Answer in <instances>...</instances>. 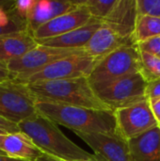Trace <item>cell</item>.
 <instances>
[{
	"instance_id": "1",
	"label": "cell",
	"mask_w": 160,
	"mask_h": 161,
	"mask_svg": "<svg viewBox=\"0 0 160 161\" xmlns=\"http://www.w3.org/2000/svg\"><path fill=\"white\" fill-rule=\"evenodd\" d=\"M36 107L38 112L43 114L58 125L65 126L74 132L119 136L113 111L49 102H37Z\"/></svg>"
},
{
	"instance_id": "2",
	"label": "cell",
	"mask_w": 160,
	"mask_h": 161,
	"mask_svg": "<svg viewBox=\"0 0 160 161\" xmlns=\"http://www.w3.org/2000/svg\"><path fill=\"white\" fill-rule=\"evenodd\" d=\"M27 86L37 102H49L98 110H110L97 96L87 76L37 82Z\"/></svg>"
},
{
	"instance_id": "3",
	"label": "cell",
	"mask_w": 160,
	"mask_h": 161,
	"mask_svg": "<svg viewBox=\"0 0 160 161\" xmlns=\"http://www.w3.org/2000/svg\"><path fill=\"white\" fill-rule=\"evenodd\" d=\"M18 127L44 154L67 161L89 158L92 156L68 139L56 123L40 112L20 123Z\"/></svg>"
},
{
	"instance_id": "4",
	"label": "cell",
	"mask_w": 160,
	"mask_h": 161,
	"mask_svg": "<svg viewBox=\"0 0 160 161\" xmlns=\"http://www.w3.org/2000/svg\"><path fill=\"white\" fill-rule=\"evenodd\" d=\"M141 70L139 46L137 44L126 45L100 59L88 78L96 92L125 75L141 73Z\"/></svg>"
},
{
	"instance_id": "5",
	"label": "cell",
	"mask_w": 160,
	"mask_h": 161,
	"mask_svg": "<svg viewBox=\"0 0 160 161\" xmlns=\"http://www.w3.org/2000/svg\"><path fill=\"white\" fill-rule=\"evenodd\" d=\"M37 100L26 84L14 79L0 82V117L19 125L38 112Z\"/></svg>"
},
{
	"instance_id": "6",
	"label": "cell",
	"mask_w": 160,
	"mask_h": 161,
	"mask_svg": "<svg viewBox=\"0 0 160 161\" xmlns=\"http://www.w3.org/2000/svg\"><path fill=\"white\" fill-rule=\"evenodd\" d=\"M79 54L87 53L84 48H58L39 44L24 56L8 61L7 66L11 79L20 81L56 60Z\"/></svg>"
},
{
	"instance_id": "7",
	"label": "cell",
	"mask_w": 160,
	"mask_h": 161,
	"mask_svg": "<svg viewBox=\"0 0 160 161\" xmlns=\"http://www.w3.org/2000/svg\"><path fill=\"white\" fill-rule=\"evenodd\" d=\"M147 84L143 75L136 73L119 78L95 92L100 100L114 112L116 109L146 99Z\"/></svg>"
},
{
	"instance_id": "8",
	"label": "cell",
	"mask_w": 160,
	"mask_h": 161,
	"mask_svg": "<svg viewBox=\"0 0 160 161\" xmlns=\"http://www.w3.org/2000/svg\"><path fill=\"white\" fill-rule=\"evenodd\" d=\"M100 59L87 54L73 55L56 60L19 82L29 85L37 82L77 78L91 75ZM17 81V80H16Z\"/></svg>"
},
{
	"instance_id": "9",
	"label": "cell",
	"mask_w": 160,
	"mask_h": 161,
	"mask_svg": "<svg viewBox=\"0 0 160 161\" xmlns=\"http://www.w3.org/2000/svg\"><path fill=\"white\" fill-rule=\"evenodd\" d=\"M114 116L118 134L126 142L159 125L148 98L131 106L116 109Z\"/></svg>"
},
{
	"instance_id": "10",
	"label": "cell",
	"mask_w": 160,
	"mask_h": 161,
	"mask_svg": "<svg viewBox=\"0 0 160 161\" xmlns=\"http://www.w3.org/2000/svg\"><path fill=\"white\" fill-rule=\"evenodd\" d=\"M74 134L91 148L95 156L105 161H133L128 142L118 135L82 132Z\"/></svg>"
},
{
	"instance_id": "11",
	"label": "cell",
	"mask_w": 160,
	"mask_h": 161,
	"mask_svg": "<svg viewBox=\"0 0 160 161\" xmlns=\"http://www.w3.org/2000/svg\"><path fill=\"white\" fill-rule=\"evenodd\" d=\"M92 18L81 0L80 6L42 25L33 32V35L37 41L55 38L85 25Z\"/></svg>"
},
{
	"instance_id": "12",
	"label": "cell",
	"mask_w": 160,
	"mask_h": 161,
	"mask_svg": "<svg viewBox=\"0 0 160 161\" xmlns=\"http://www.w3.org/2000/svg\"><path fill=\"white\" fill-rule=\"evenodd\" d=\"M135 44L133 39L126 38L106 24H102L100 28L92 35L89 42L84 46L89 56L102 59L115 50Z\"/></svg>"
},
{
	"instance_id": "13",
	"label": "cell",
	"mask_w": 160,
	"mask_h": 161,
	"mask_svg": "<svg viewBox=\"0 0 160 161\" xmlns=\"http://www.w3.org/2000/svg\"><path fill=\"white\" fill-rule=\"evenodd\" d=\"M81 5V0H36L27 18L28 29L33 33L42 25Z\"/></svg>"
},
{
	"instance_id": "14",
	"label": "cell",
	"mask_w": 160,
	"mask_h": 161,
	"mask_svg": "<svg viewBox=\"0 0 160 161\" xmlns=\"http://www.w3.org/2000/svg\"><path fill=\"white\" fill-rule=\"evenodd\" d=\"M0 151L9 158L26 161H36L43 154L22 131L1 134Z\"/></svg>"
},
{
	"instance_id": "15",
	"label": "cell",
	"mask_w": 160,
	"mask_h": 161,
	"mask_svg": "<svg viewBox=\"0 0 160 161\" xmlns=\"http://www.w3.org/2000/svg\"><path fill=\"white\" fill-rule=\"evenodd\" d=\"M137 19L138 11L136 0H117L115 6L103 23L121 35L133 39Z\"/></svg>"
},
{
	"instance_id": "16",
	"label": "cell",
	"mask_w": 160,
	"mask_h": 161,
	"mask_svg": "<svg viewBox=\"0 0 160 161\" xmlns=\"http://www.w3.org/2000/svg\"><path fill=\"white\" fill-rule=\"evenodd\" d=\"M102 24V21L92 18L89 23L81 27H78L74 30L55 38L38 41V42L41 45L58 48H84V46L89 42L96 30L100 28Z\"/></svg>"
},
{
	"instance_id": "17",
	"label": "cell",
	"mask_w": 160,
	"mask_h": 161,
	"mask_svg": "<svg viewBox=\"0 0 160 161\" xmlns=\"http://www.w3.org/2000/svg\"><path fill=\"white\" fill-rule=\"evenodd\" d=\"M39 45L33 33L23 30L0 37V61H8L20 58Z\"/></svg>"
},
{
	"instance_id": "18",
	"label": "cell",
	"mask_w": 160,
	"mask_h": 161,
	"mask_svg": "<svg viewBox=\"0 0 160 161\" xmlns=\"http://www.w3.org/2000/svg\"><path fill=\"white\" fill-rule=\"evenodd\" d=\"M133 161H160L159 125L128 142Z\"/></svg>"
},
{
	"instance_id": "19",
	"label": "cell",
	"mask_w": 160,
	"mask_h": 161,
	"mask_svg": "<svg viewBox=\"0 0 160 161\" xmlns=\"http://www.w3.org/2000/svg\"><path fill=\"white\" fill-rule=\"evenodd\" d=\"M160 36V18L152 16H138L133 35L135 44Z\"/></svg>"
},
{
	"instance_id": "20",
	"label": "cell",
	"mask_w": 160,
	"mask_h": 161,
	"mask_svg": "<svg viewBox=\"0 0 160 161\" xmlns=\"http://www.w3.org/2000/svg\"><path fill=\"white\" fill-rule=\"evenodd\" d=\"M11 5L9 1L7 6L0 7V37L28 29L27 23L12 12Z\"/></svg>"
},
{
	"instance_id": "21",
	"label": "cell",
	"mask_w": 160,
	"mask_h": 161,
	"mask_svg": "<svg viewBox=\"0 0 160 161\" xmlns=\"http://www.w3.org/2000/svg\"><path fill=\"white\" fill-rule=\"evenodd\" d=\"M141 74L147 82L160 78V58L141 51Z\"/></svg>"
},
{
	"instance_id": "22",
	"label": "cell",
	"mask_w": 160,
	"mask_h": 161,
	"mask_svg": "<svg viewBox=\"0 0 160 161\" xmlns=\"http://www.w3.org/2000/svg\"><path fill=\"white\" fill-rule=\"evenodd\" d=\"M82 2L93 18L103 22L115 6L117 0H82Z\"/></svg>"
},
{
	"instance_id": "23",
	"label": "cell",
	"mask_w": 160,
	"mask_h": 161,
	"mask_svg": "<svg viewBox=\"0 0 160 161\" xmlns=\"http://www.w3.org/2000/svg\"><path fill=\"white\" fill-rule=\"evenodd\" d=\"M138 16L160 18V0H136Z\"/></svg>"
},
{
	"instance_id": "24",
	"label": "cell",
	"mask_w": 160,
	"mask_h": 161,
	"mask_svg": "<svg viewBox=\"0 0 160 161\" xmlns=\"http://www.w3.org/2000/svg\"><path fill=\"white\" fill-rule=\"evenodd\" d=\"M35 1L36 0H17L12 2L10 8L16 16L27 23L28 15L35 4Z\"/></svg>"
},
{
	"instance_id": "25",
	"label": "cell",
	"mask_w": 160,
	"mask_h": 161,
	"mask_svg": "<svg viewBox=\"0 0 160 161\" xmlns=\"http://www.w3.org/2000/svg\"><path fill=\"white\" fill-rule=\"evenodd\" d=\"M137 45L139 46V49L141 51L160 58V36L149 39Z\"/></svg>"
},
{
	"instance_id": "26",
	"label": "cell",
	"mask_w": 160,
	"mask_h": 161,
	"mask_svg": "<svg viewBox=\"0 0 160 161\" xmlns=\"http://www.w3.org/2000/svg\"><path fill=\"white\" fill-rule=\"evenodd\" d=\"M146 97L150 102L160 99V78L148 82L146 87Z\"/></svg>"
},
{
	"instance_id": "27",
	"label": "cell",
	"mask_w": 160,
	"mask_h": 161,
	"mask_svg": "<svg viewBox=\"0 0 160 161\" xmlns=\"http://www.w3.org/2000/svg\"><path fill=\"white\" fill-rule=\"evenodd\" d=\"M0 127L3 128L4 130H6L8 133H13V132H19L20 131L17 125H15L11 122H8V121L3 119L1 117H0Z\"/></svg>"
},
{
	"instance_id": "28",
	"label": "cell",
	"mask_w": 160,
	"mask_h": 161,
	"mask_svg": "<svg viewBox=\"0 0 160 161\" xmlns=\"http://www.w3.org/2000/svg\"><path fill=\"white\" fill-rule=\"evenodd\" d=\"M8 79H11V77H10V74L8 70L7 63L0 61V82L6 81Z\"/></svg>"
},
{
	"instance_id": "29",
	"label": "cell",
	"mask_w": 160,
	"mask_h": 161,
	"mask_svg": "<svg viewBox=\"0 0 160 161\" xmlns=\"http://www.w3.org/2000/svg\"><path fill=\"white\" fill-rule=\"evenodd\" d=\"M151 107L156 119L157 120L158 124H160V99L151 102Z\"/></svg>"
},
{
	"instance_id": "30",
	"label": "cell",
	"mask_w": 160,
	"mask_h": 161,
	"mask_svg": "<svg viewBox=\"0 0 160 161\" xmlns=\"http://www.w3.org/2000/svg\"><path fill=\"white\" fill-rule=\"evenodd\" d=\"M36 161H66L63 160V159H60L58 158H56V157H53V156H50V155H47V154H42V156L41 158H39Z\"/></svg>"
},
{
	"instance_id": "31",
	"label": "cell",
	"mask_w": 160,
	"mask_h": 161,
	"mask_svg": "<svg viewBox=\"0 0 160 161\" xmlns=\"http://www.w3.org/2000/svg\"><path fill=\"white\" fill-rule=\"evenodd\" d=\"M67 161V160H66ZM74 161H105L104 159L98 158L97 156H95L94 154H92V156L89 158H84V159H78V160H74Z\"/></svg>"
},
{
	"instance_id": "32",
	"label": "cell",
	"mask_w": 160,
	"mask_h": 161,
	"mask_svg": "<svg viewBox=\"0 0 160 161\" xmlns=\"http://www.w3.org/2000/svg\"><path fill=\"white\" fill-rule=\"evenodd\" d=\"M0 161H26V160H22V159H16V158H9L6 155H0Z\"/></svg>"
},
{
	"instance_id": "33",
	"label": "cell",
	"mask_w": 160,
	"mask_h": 161,
	"mask_svg": "<svg viewBox=\"0 0 160 161\" xmlns=\"http://www.w3.org/2000/svg\"><path fill=\"white\" fill-rule=\"evenodd\" d=\"M9 3V1H0V7H4L7 6Z\"/></svg>"
},
{
	"instance_id": "34",
	"label": "cell",
	"mask_w": 160,
	"mask_h": 161,
	"mask_svg": "<svg viewBox=\"0 0 160 161\" xmlns=\"http://www.w3.org/2000/svg\"><path fill=\"white\" fill-rule=\"evenodd\" d=\"M5 133H8V132H7L6 130H4L3 128L0 127V135H1V134H5Z\"/></svg>"
},
{
	"instance_id": "35",
	"label": "cell",
	"mask_w": 160,
	"mask_h": 161,
	"mask_svg": "<svg viewBox=\"0 0 160 161\" xmlns=\"http://www.w3.org/2000/svg\"><path fill=\"white\" fill-rule=\"evenodd\" d=\"M0 155H5V154H4V153H3L2 151H0Z\"/></svg>"
},
{
	"instance_id": "36",
	"label": "cell",
	"mask_w": 160,
	"mask_h": 161,
	"mask_svg": "<svg viewBox=\"0 0 160 161\" xmlns=\"http://www.w3.org/2000/svg\"><path fill=\"white\" fill-rule=\"evenodd\" d=\"M159 128H160V124H159Z\"/></svg>"
}]
</instances>
